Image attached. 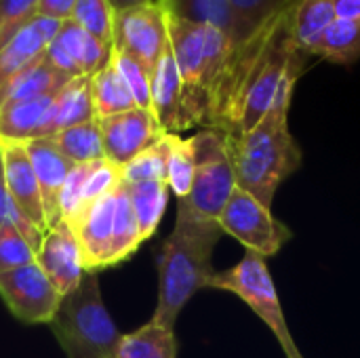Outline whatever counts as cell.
Returning <instances> with one entry per match:
<instances>
[{
	"label": "cell",
	"mask_w": 360,
	"mask_h": 358,
	"mask_svg": "<svg viewBox=\"0 0 360 358\" xmlns=\"http://www.w3.org/2000/svg\"><path fill=\"white\" fill-rule=\"evenodd\" d=\"M300 76H291L281 89L276 103L247 133H226V148L236 186L272 209L285 179L302 165V150L289 129V108Z\"/></svg>",
	"instance_id": "cell-1"
},
{
	"label": "cell",
	"mask_w": 360,
	"mask_h": 358,
	"mask_svg": "<svg viewBox=\"0 0 360 358\" xmlns=\"http://www.w3.org/2000/svg\"><path fill=\"white\" fill-rule=\"evenodd\" d=\"M221 234L217 222L177 213L175 228L158 255V302L152 321L175 329L186 304L207 289L215 274L213 251Z\"/></svg>",
	"instance_id": "cell-2"
},
{
	"label": "cell",
	"mask_w": 360,
	"mask_h": 358,
	"mask_svg": "<svg viewBox=\"0 0 360 358\" xmlns=\"http://www.w3.org/2000/svg\"><path fill=\"white\" fill-rule=\"evenodd\" d=\"M169 40L184 87L186 127L209 129L211 112L234 51L228 34L213 25L169 15Z\"/></svg>",
	"instance_id": "cell-3"
},
{
	"label": "cell",
	"mask_w": 360,
	"mask_h": 358,
	"mask_svg": "<svg viewBox=\"0 0 360 358\" xmlns=\"http://www.w3.org/2000/svg\"><path fill=\"white\" fill-rule=\"evenodd\" d=\"M49 327L68 358H112L122 340L103 304L99 272H86L80 285L63 295Z\"/></svg>",
	"instance_id": "cell-4"
},
{
	"label": "cell",
	"mask_w": 360,
	"mask_h": 358,
	"mask_svg": "<svg viewBox=\"0 0 360 358\" xmlns=\"http://www.w3.org/2000/svg\"><path fill=\"white\" fill-rule=\"evenodd\" d=\"M196 154V173L188 196L177 198V213L217 222L236 186L234 169L226 148V133L202 129L192 137Z\"/></svg>",
	"instance_id": "cell-5"
},
{
	"label": "cell",
	"mask_w": 360,
	"mask_h": 358,
	"mask_svg": "<svg viewBox=\"0 0 360 358\" xmlns=\"http://www.w3.org/2000/svg\"><path fill=\"white\" fill-rule=\"evenodd\" d=\"M207 289H217L236 295L243 300L274 333L278 340L283 352L287 358H304L285 319L281 298L276 291V285L272 281V274L266 266V260L257 253L247 251L243 260L221 272H215L209 281Z\"/></svg>",
	"instance_id": "cell-6"
},
{
	"label": "cell",
	"mask_w": 360,
	"mask_h": 358,
	"mask_svg": "<svg viewBox=\"0 0 360 358\" xmlns=\"http://www.w3.org/2000/svg\"><path fill=\"white\" fill-rule=\"evenodd\" d=\"M224 234L236 238L247 251L259 257L276 255L291 238V230L272 215V209L253 194L236 188L217 219Z\"/></svg>",
	"instance_id": "cell-7"
},
{
	"label": "cell",
	"mask_w": 360,
	"mask_h": 358,
	"mask_svg": "<svg viewBox=\"0 0 360 358\" xmlns=\"http://www.w3.org/2000/svg\"><path fill=\"white\" fill-rule=\"evenodd\" d=\"M0 298L11 314L27 325H49L63 300L38 262L0 272Z\"/></svg>",
	"instance_id": "cell-8"
},
{
	"label": "cell",
	"mask_w": 360,
	"mask_h": 358,
	"mask_svg": "<svg viewBox=\"0 0 360 358\" xmlns=\"http://www.w3.org/2000/svg\"><path fill=\"white\" fill-rule=\"evenodd\" d=\"M169 44V17L158 0L114 13V51L135 57L150 72Z\"/></svg>",
	"instance_id": "cell-9"
},
{
	"label": "cell",
	"mask_w": 360,
	"mask_h": 358,
	"mask_svg": "<svg viewBox=\"0 0 360 358\" xmlns=\"http://www.w3.org/2000/svg\"><path fill=\"white\" fill-rule=\"evenodd\" d=\"M103 154L105 160L116 167H124L143 150L154 146L162 135H167L152 110L133 108L129 112H120L108 118H99Z\"/></svg>",
	"instance_id": "cell-10"
},
{
	"label": "cell",
	"mask_w": 360,
	"mask_h": 358,
	"mask_svg": "<svg viewBox=\"0 0 360 358\" xmlns=\"http://www.w3.org/2000/svg\"><path fill=\"white\" fill-rule=\"evenodd\" d=\"M114 46L91 36L72 19L61 21L59 32L49 44L44 59L70 78L95 76L112 61Z\"/></svg>",
	"instance_id": "cell-11"
},
{
	"label": "cell",
	"mask_w": 360,
	"mask_h": 358,
	"mask_svg": "<svg viewBox=\"0 0 360 358\" xmlns=\"http://www.w3.org/2000/svg\"><path fill=\"white\" fill-rule=\"evenodd\" d=\"M120 186L108 196L93 203L72 224V230L80 243L82 264L86 272H101L114 266V230Z\"/></svg>",
	"instance_id": "cell-12"
},
{
	"label": "cell",
	"mask_w": 360,
	"mask_h": 358,
	"mask_svg": "<svg viewBox=\"0 0 360 358\" xmlns=\"http://www.w3.org/2000/svg\"><path fill=\"white\" fill-rule=\"evenodd\" d=\"M36 262L44 270V274L53 281V285L61 295L72 293L80 285L82 276L86 274L82 264L80 243L72 226L63 219L53 224L42 234Z\"/></svg>",
	"instance_id": "cell-13"
},
{
	"label": "cell",
	"mask_w": 360,
	"mask_h": 358,
	"mask_svg": "<svg viewBox=\"0 0 360 358\" xmlns=\"http://www.w3.org/2000/svg\"><path fill=\"white\" fill-rule=\"evenodd\" d=\"M120 184V167L105 158L89 165H76L59 196V219L72 226L93 203L114 192Z\"/></svg>",
	"instance_id": "cell-14"
},
{
	"label": "cell",
	"mask_w": 360,
	"mask_h": 358,
	"mask_svg": "<svg viewBox=\"0 0 360 358\" xmlns=\"http://www.w3.org/2000/svg\"><path fill=\"white\" fill-rule=\"evenodd\" d=\"M2 160H4V184L11 198L13 209L30 222L42 234L49 230L42 192L25 152L23 143H8L2 141Z\"/></svg>",
	"instance_id": "cell-15"
},
{
	"label": "cell",
	"mask_w": 360,
	"mask_h": 358,
	"mask_svg": "<svg viewBox=\"0 0 360 358\" xmlns=\"http://www.w3.org/2000/svg\"><path fill=\"white\" fill-rule=\"evenodd\" d=\"M25 146V152L30 156V162L34 167L40 192H42V203H44V213H46V224L49 228L59 222V196L61 190L74 171V162L59 150L53 137H40L32 139Z\"/></svg>",
	"instance_id": "cell-16"
},
{
	"label": "cell",
	"mask_w": 360,
	"mask_h": 358,
	"mask_svg": "<svg viewBox=\"0 0 360 358\" xmlns=\"http://www.w3.org/2000/svg\"><path fill=\"white\" fill-rule=\"evenodd\" d=\"M59 25L61 21L34 17L0 49V93L13 78L44 57Z\"/></svg>",
	"instance_id": "cell-17"
},
{
	"label": "cell",
	"mask_w": 360,
	"mask_h": 358,
	"mask_svg": "<svg viewBox=\"0 0 360 358\" xmlns=\"http://www.w3.org/2000/svg\"><path fill=\"white\" fill-rule=\"evenodd\" d=\"M150 91H152L150 110L156 116L160 129L171 135H179V131H186L188 127L184 118V87L171 44L160 55V59L152 70Z\"/></svg>",
	"instance_id": "cell-18"
},
{
	"label": "cell",
	"mask_w": 360,
	"mask_h": 358,
	"mask_svg": "<svg viewBox=\"0 0 360 358\" xmlns=\"http://www.w3.org/2000/svg\"><path fill=\"white\" fill-rule=\"evenodd\" d=\"M55 95L4 103L0 108V141L27 143L32 139L51 137Z\"/></svg>",
	"instance_id": "cell-19"
},
{
	"label": "cell",
	"mask_w": 360,
	"mask_h": 358,
	"mask_svg": "<svg viewBox=\"0 0 360 358\" xmlns=\"http://www.w3.org/2000/svg\"><path fill=\"white\" fill-rule=\"evenodd\" d=\"M70 80H72L70 76H65L63 72L53 68L42 57L4 87V91L0 93V108L4 103H11V101H25V99H38V97L55 95Z\"/></svg>",
	"instance_id": "cell-20"
},
{
	"label": "cell",
	"mask_w": 360,
	"mask_h": 358,
	"mask_svg": "<svg viewBox=\"0 0 360 358\" xmlns=\"http://www.w3.org/2000/svg\"><path fill=\"white\" fill-rule=\"evenodd\" d=\"M335 19L333 0H295L291 4V30L295 44L306 55H314L323 34Z\"/></svg>",
	"instance_id": "cell-21"
},
{
	"label": "cell",
	"mask_w": 360,
	"mask_h": 358,
	"mask_svg": "<svg viewBox=\"0 0 360 358\" xmlns=\"http://www.w3.org/2000/svg\"><path fill=\"white\" fill-rule=\"evenodd\" d=\"M112 358H177L175 329L150 319L137 331L122 335Z\"/></svg>",
	"instance_id": "cell-22"
},
{
	"label": "cell",
	"mask_w": 360,
	"mask_h": 358,
	"mask_svg": "<svg viewBox=\"0 0 360 358\" xmlns=\"http://www.w3.org/2000/svg\"><path fill=\"white\" fill-rule=\"evenodd\" d=\"M124 190L129 194L141 238L148 241L158 230V224L162 222L167 203H169V184L167 181H137V184H124Z\"/></svg>",
	"instance_id": "cell-23"
},
{
	"label": "cell",
	"mask_w": 360,
	"mask_h": 358,
	"mask_svg": "<svg viewBox=\"0 0 360 358\" xmlns=\"http://www.w3.org/2000/svg\"><path fill=\"white\" fill-rule=\"evenodd\" d=\"M89 120H97L93 110V97H91V76H78L72 78L55 95L53 135Z\"/></svg>",
	"instance_id": "cell-24"
},
{
	"label": "cell",
	"mask_w": 360,
	"mask_h": 358,
	"mask_svg": "<svg viewBox=\"0 0 360 358\" xmlns=\"http://www.w3.org/2000/svg\"><path fill=\"white\" fill-rule=\"evenodd\" d=\"M91 97H93V110L97 120L137 108L114 61H110L103 70L91 76Z\"/></svg>",
	"instance_id": "cell-25"
},
{
	"label": "cell",
	"mask_w": 360,
	"mask_h": 358,
	"mask_svg": "<svg viewBox=\"0 0 360 358\" xmlns=\"http://www.w3.org/2000/svg\"><path fill=\"white\" fill-rule=\"evenodd\" d=\"M230 6L234 13L232 46L238 49L264 25H268L278 13L291 6V0H230Z\"/></svg>",
	"instance_id": "cell-26"
},
{
	"label": "cell",
	"mask_w": 360,
	"mask_h": 358,
	"mask_svg": "<svg viewBox=\"0 0 360 358\" xmlns=\"http://www.w3.org/2000/svg\"><path fill=\"white\" fill-rule=\"evenodd\" d=\"M169 15L192 21L205 23L221 30L230 36L234 34V13L230 0H158Z\"/></svg>",
	"instance_id": "cell-27"
},
{
	"label": "cell",
	"mask_w": 360,
	"mask_h": 358,
	"mask_svg": "<svg viewBox=\"0 0 360 358\" xmlns=\"http://www.w3.org/2000/svg\"><path fill=\"white\" fill-rule=\"evenodd\" d=\"M53 139L74 165H89V162L105 158L101 129L97 120H89V122L63 129L55 133Z\"/></svg>",
	"instance_id": "cell-28"
},
{
	"label": "cell",
	"mask_w": 360,
	"mask_h": 358,
	"mask_svg": "<svg viewBox=\"0 0 360 358\" xmlns=\"http://www.w3.org/2000/svg\"><path fill=\"white\" fill-rule=\"evenodd\" d=\"M314 57L350 65L360 57V19H335L323 34Z\"/></svg>",
	"instance_id": "cell-29"
},
{
	"label": "cell",
	"mask_w": 360,
	"mask_h": 358,
	"mask_svg": "<svg viewBox=\"0 0 360 358\" xmlns=\"http://www.w3.org/2000/svg\"><path fill=\"white\" fill-rule=\"evenodd\" d=\"M173 135H162L154 146L143 150L131 162L120 167L122 184H137V181H167V165L171 152Z\"/></svg>",
	"instance_id": "cell-30"
},
{
	"label": "cell",
	"mask_w": 360,
	"mask_h": 358,
	"mask_svg": "<svg viewBox=\"0 0 360 358\" xmlns=\"http://www.w3.org/2000/svg\"><path fill=\"white\" fill-rule=\"evenodd\" d=\"M196 173V154L192 137L184 139L179 135H173L171 152H169V165H167V184L169 190L175 192L177 198H184L192 190Z\"/></svg>",
	"instance_id": "cell-31"
},
{
	"label": "cell",
	"mask_w": 360,
	"mask_h": 358,
	"mask_svg": "<svg viewBox=\"0 0 360 358\" xmlns=\"http://www.w3.org/2000/svg\"><path fill=\"white\" fill-rule=\"evenodd\" d=\"M143 243L129 194L124 184L118 190V205H116V230H114V266L127 262Z\"/></svg>",
	"instance_id": "cell-32"
},
{
	"label": "cell",
	"mask_w": 360,
	"mask_h": 358,
	"mask_svg": "<svg viewBox=\"0 0 360 358\" xmlns=\"http://www.w3.org/2000/svg\"><path fill=\"white\" fill-rule=\"evenodd\" d=\"M70 19L91 36L114 46V11L108 0H78Z\"/></svg>",
	"instance_id": "cell-33"
},
{
	"label": "cell",
	"mask_w": 360,
	"mask_h": 358,
	"mask_svg": "<svg viewBox=\"0 0 360 358\" xmlns=\"http://www.w3.org/2000/svg\"><path fill=\"white\" fill-rule=\"evenodd\" d=\"M38 249L30 243L23 230L8 217L0 228V272L15 270L36 262Z\"/></svg>",
	"instance_id": "cell-34"
},
{
	"label": "cell",
	"mask_w": 360,
	"mask_h": 358,
	"mask_svg": "<svg viewBox=\"0 0 360 358\" xmlns=\"http://www.w3.org/2000/svg\"><path fill=\"white\" fill-rule=\"evenodd\" d=\"M112 61H114L116 70L120 72L124 84L129 87V91H131V95L135 99V106L150 110L152 108V91H150L152 72L143 63H139L135 57H131L127 53H120V51L112 53Z\"/></svg>",
	"instance_id": "cell-35"
},
{
	"label": "cell",
	"mask_w": 360,
	"mask_h": 358,
	"mask_svg": "<svg viewBox=\"0 0 360 358\" xmlns=\"http://www.w3.org/2000/svg\"><path fill=\"white\" fill-rule=\"evenodd\" d=\"M40 0H0V49L34 17Z\"/></svg>",
	"instance_id": "cell-36"
},
{
	"label": "cell",
	"mask_w": 360,
	"mask_h": 358,
	"mask_svg": "<svg viewBox=\"0 0 360 358\" xmlns=\"http://www.w3.org/2000/svg\"><path fill=\"white\" fill-rule=\"evenodd\" d=\"M78 0H40L38 2V17L68 21Z\"/></svg>",
	"instance_id": "cell-37"
},
{
	"label": "cell",
	"mask_w": 360,
	"mask_h": 358,
	"mask_svg": "<svg viewBox=\"0 0 360 358\" xmlns=\"http://www.w3.org/2000/svg\"><path fill=\"white\" fill-rule=\"evenodd\" d=\"M11 198L6 192V184H4V160H2V150H0V228L4 226V222L11 217Z\"/></svg>",
	"instance_id": "cell-38"
},
{
	"label": "cell",
	"mask_w": 360,
	"mask_h": 358,
	"mask_svg": "<svg viewBox=\"0 0 360 358\" xmlns=\"http://www.w3.org/2000/svg\"><path fill=\"white\" fill-rule=\"evenodd\" d=\"M338 19H360V0H333Z\"/></svg>",
	"instance_id": "cell-39"
},
{
	"label": "cell",
	"mask_w": 360,
	"mask_h": 358,
	"mask_svg": "<svg viewBox=\"0 0 360 358\" xmlns=\"http://www.w3.org/2000/svg\"><path fill=\"white\" fill-rule=\"evenodd\" d=\"M112 11L114 13H122V11H131V8H137V6H143V4H150L154 0H108Z\"/></svg>",
	"instance_id": "cell-40"
},
{
	"label": "cell",
	"mask_w": 360,
	"mask_h": 358,
	"mask_svg": "<svg viewBox=\"0 0 360 358\" xmlns=\"http://www.w3.org/2000/svg\"><path fill=\"white\" fill-rule=\"evenodd\" d=\"M0 150H2V141H0Z\"/></svg>",
	"instance_id": "cell-41"
},
{
	"label": "cell",
	"mask_w": 360,
	"mask_h": 358,
	"mask_svg": "<svg viewBox=\"0 0 360 358\" xmlns=\"http://www.w3.org/2000/svg\"><path fill=\"white\" fill-rule=\"evenodd\" d=\"M293 2H295V0H291V4H293Z\"/></svg>",
	"instance_id": "cell-42"
}]
</instances>
